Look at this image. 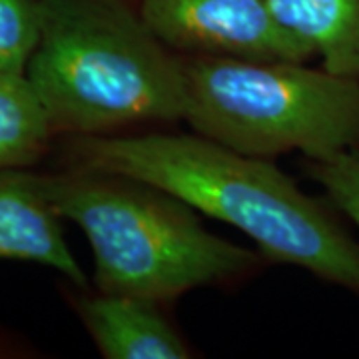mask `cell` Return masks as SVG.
<instances>
[{
    "label": "cell",
    "instance_id": "7a4b0ae2",
    "mask_svg": "<svg viewBox=\"0 0 359 359\" xmlns=\"http://www.w3.org/2000/svg\"><path fill=\"white\" fill-rule=\"evenodd\" d=\"M26 76L56 140L186 114L182 56L150 30L134 0H40V39Z\"/></svg>",
    "mask_w": 359,
    "mask_h": 359
},
{
    "label": "cell",
    "instance_id": "30bf717a",
    "mask_svg": "<svg viewBox=\"0 0 359 359\" xmlns=\"http://www.w3.org/2000/svg\"><path fill=\"white\" fill-rule=\"evenodd\" d=\"M40 39V0H0V74H26Z\"/></svg>",
    "mask_w": 359,
    "mask_h": 359
},
{
    "label": "cell",
    "instance_id": "7c38bea8",
    "mask_svg": "<svg viewBox=\"0 0 359 359\" xmlns=\"http://www.w3.org/2000/svg\"><path fill=\"white\" fill-rule=\"evenodd\" d=\"M30 355H36L34 349L28 346L25 339H20L18 335H14L13 332L4 330L0 325V359L30 358Z\"/></svg>",
    "mask_w": 359,
    "mask_h": 359
},
{
    "label": "cell",
    "instance_id": "9c48e42d",
    "mask_svg": "<svg viewBox=\"0 0 359 359\" xmlns=\"http://www.w3.org/2000/svg\"><path fill=\"white\" fill-rule=\"evenodd\" d=\"M56 134L26 74H0V170H30L52 154Z\"/></svg>",
    "mask_w": 359,
    "mask_h": 359
},
{
    "label": "cell",
    "instance_id": "8992f818",
    "mask_svg": "<svg viewBox=\"0 0 359 359\" xmlns=\"http://www.w3.org/2000/svg\"><path fill=\"white\" fill-rule=\"evenodd\" d=\"M70 285V283H68ZM66 297L106 359H186L192 355L160 304L130 294H90L70 285Z\"/></svg>",
    "mask_w": 359,
    "mask_h": 359
},
{
    "label": "cell",
    "instance_id": "6da1fadb",
    "mask_svg": "<svg viewBox=\"0 0 359 359\" xmlns=\"http://www.w3.org/2000/svg\"><path fill=\"white\" fill-rule=\"evenodd\" d=\"M52 152L58 166L150 182L244 231L269 262L299 266L359 295V240L327 198L308 196L268 158L242 154L196 132L154 130L60 136Z\"/></svg>",
    "mask_w": 359,
    "mask_h": 359
},
{
    "label": "cell",
    "instance_id": "277c9868",
    "mask_svg": "<svg viewBox=\"0 0 359 359\" xmlns=\"http://www.w3.org/2000/svg\"><path fill=\"white\" fill-rule=\"evenodd\" d=\"M184 120L238 152L306 160L359 148V80L308 62L180 54Z\"/></svg>",
    "mask_w": 359,
    "mask_h": 359
},
{
    "label": "cell",
    "instance_id": "8fae6325",
    "mask_svg": "<svg viewBox=\"0 0 359 359\" xmlns=\"http://www.w3.org/2000/svg\"><path fill=\"white\" fill-rule=\"evenodd\" d=\"M304 170L323 190L335 210L359 231V148L325 160H306Z\"/></svg>",
    "mask_w": 359,
    "mask_h": 359
},
{
    "label": "cell",
    "instance_id": "ba28073f",
    "mask_svg": "<svg viewBox=\"0 0 359 359\" xmlns=\"http://www.w3.org/2000/svg\"><path fill=\"white\" fill-rule=\"evenodd\" d=\"M330 72L359 80V0H266Z\"/></svg>",
    "mask_w": 359,
    "mask_h": 359
},
{
    "label": "cell",
    "instance_id": "3957f363",
    "mask_svg": "<svg viewBox=\"0 0 359 359\" xmlns=\"http://www.w3.org/2000/svg\"><path fill=\"white\" fill-rule=\"evenodd\" d=\"M28 178L88 238L98 292L164 304L244 278L262 264L259 252L208 231L192 205L150 182L76 166L30 168Z\"/></svg>",
    "mask_w": 359,
    "mask_h": 359
},
{
    "label": "cell",
    "instance_id": "5b68a950",
    "mask_svg": "<svg viewBox=\"0 0 359 359\" xmlns=\"http://www.w3.org/2000/svg\"><path fill=\"white\" fill-rule=\"evenodd\" d=\"M144 22L178 54L309 62L316 50L266 0H134Z\"/></svg>",
    "mask_w": 359,
    "mask_h": 359
},
{
    "label": "cell",
    "instance_id": "52a82bcc",
    "mask_svg": "<svg viewBox=\"0 0 359 359\" xmlns=\"http://www.w3.org/2000/svg\"><path fill=\"white\" fill-rule=\"evenodd\" d=\"M0 259L46 266L88 290V276L66 244L62 218L34 188L28 170H0Z\"/></svg>",
    "mask_w": 359,
    "mask_h": 359
}]
</instances>
